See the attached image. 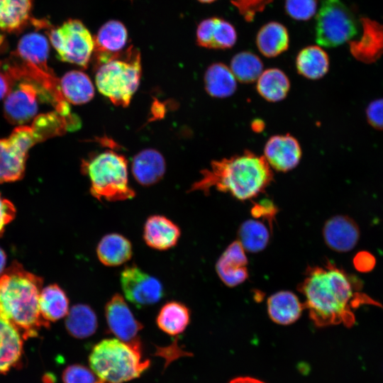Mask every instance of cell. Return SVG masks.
Segmentation results:
<instances>
[{"label": "cell", "mask_w": 383, "mask_h": 383, "mask_svg": "<svg viewBox=\"0 0 383 383\" xmlns=\"http://www.w3.org/2000/svg\"><path fill=\"white\" fill-rule=\"evenodd\" d=\"M359 280L330 261L323 265L308 267L298 290L304 297V308L317 327L355 322L353 309L361 304H378L360 293Z\"/></svg>", "instance_id": "obj_1"}, {"label": "cell", "mask_w": 383, "mask_h": 383, "mask_svg": "<svg viewBox=\"0 0 383 383\" xmlns=\"http://www.w3.org/2000/svg\"><path fill=\"white\" fill-rule=\"evenodd\" d=\"M201 174L190 192L201 191L207 194L210 189H215L239 201L257 196L273 180V172L264 156L250 150L213 160Z\"/></svg>", "instance_id": "obj_2"}, {"label": "cell", "mask_w": 383, "mask_h": 383, "mask_svg": "<svg viewBox=\"0 0 383 383\" xmlns=\"http://www.w3.org/2000/svg\"><path fill=\"white\" fill-rule=\"evenodd\" d=\"M43 282L17 261L0 274V315L18 329L24 340L50 326L39 308Z\"/></svg>", "instance_id": "obj_3"}, {"label": "cell", "mask_w": 383, "mask_h": 383, "mask_svg": "<svg viewBox=\"0 0 383 383\" xmlns=\"http://www.w3.org/2000/svg\"><path fill=\"white\" fill-rule=\"evenodd\" d=\"M90 368L104 383H124L140 377L150 366L143 360L140 343L131 344L118 338L96 343L89 356Z\"/></svg>", "instance_id": "obj_4"}, {"label": "cell", "mask_w": 383, "mask_h": 383, "mask_svg": "<svg viewBox=\"0 0 383 383\" xmlns=\"http://www.w3.org/2000/svg\"><path fill=\"white\" fill-rule=\"evenodd\" d=\"M123 51L97 63L95 82L113 104L126 107L139 86L142 66L138 49L131 46Z\"/></svg>", "instance_id": "obj_5"}, {"label": "cell", "mask_w": 383, "mask_h": 383, "mask_svg": "<svg viewBox=\"0 0 383 383\" xmlns=\"http://www.w3.org/2000/svg\"><path fill=\"white\" fill-rule=\"evenodd\" d=\"M89 176L90 192L98 200L109 201L132 199L135 192L128 181L126 159L111 150L101 152L82 164Z\"/></svg>", "instance_id": "obj_6"}, {"label": "cell", "mask_w": 383, "mask_h": 383, "mask_svg": "<svg viewBox=\"0 0 383 383\" xmlns=\"http://www.w3.org/2000/svg\"><path fill=\"white\" fill-rule=\"evenodd\" d=\"M357 21L341 0H321L316 15L315 38L326 48H334L350 40L357 33Z\"/></svg>", "instance_id": "obj_7"}, {"label": "cell", "mask_w": 383, "mask_h": 383, "mask_svg": "<svg viewBox=\"0 0 383 383\" xmlns=\"http://www.w3.org/2000/svg\"><path fill=\"white\" fill-rule=\"evenodd\" d=\"M50 44L61 61L87 68L94 49V37L78 19H68L49 32Z\"/></svg>", "instance_id": "obj_8"}, {"label": "cell", "mask_w": 383, "mask_h": 383, "mask_svg": "<svg viewBox=\"0 0 383 383\" xmlns=\"http://www.w3.org/2000/svg\"><path fill=\"white\" fill-rule=\"evenodd\" d=\"M33 145L29 130L23 126L15 128L9 138L0 139V183L23 178L28 153Z\"/></svg>", "instance_id": "obj_9"}, {"label": "cell", "mask_w": 383, "mask_h": 383, "mask_svg": "<svg viewBox=\"0 0 383 383\" xmlns=\"http://www.w3.org/2000/svg\"><path fill=\"white\" fill-rule=\"evenodd\" d=\"M51 104L50 97L38 85L28 80L13 85L4 104V114L11 124L22 126L36 116L38 101Z\"/></svg>", "instance_id": "obj_10"}, {"label": "cell", "mask_w": 383, "mask_h": 383, "mask_svg": "<svg viewBox=\"0 0 383 383\" xmlns=\"http://www.w3.org/2000/svg\"><path fill=\"white\" fill-rule=\"evenodd\" d=\"M120 282L126 299L138 308L155 304L164 296L160 281L135 264L121 271Z\"/></svg>", "instance_id": "obj_11"}, {"label": "cell", "mask_w": 383, "mask_h": 383, "mask_svg": "<svg viewBox=\"0 0 383 383\" xmlns=\"http://www.w3.org/2000/svg\"><path fill=\"white\" fill-rule=\"evenodd\" d=\"M104 311L109 330L116 338L128 343H140L138 335L143 326L135 318L121 294L112 296Z\"/></svg>", "instance_id": "obj_12"}, {"label": "cell", "mask_w": 383, "mask_h": 383, "mask_svg": "<svg viewBox=\"0 0 383 383\" xmlns=\"http://www.w3.org/2000/svg\"><path fill=\"white\" fill-rule=\"evenodd\" d=\"M299 141L290 134L276 135L268 139L264 148V157L271 168L288 172L295 168L301 158Z\"/></svg>", "instance_id": "obj_13"}, {"label": "cell", "mask_w": 383, "mask_h": 383, "mask_svg": "<svg viewBox=\"0 0 383 383\" xmlns=\"http://www.w3.org/2000/svg\"><path fill=\"white\" fill-rule=\"evenodd\" d=\"M248 263L245 250L237 240L231 243L221 254L216 263V271L223 284L234 287L248 278Z\"/></svg>", "instance_id": "obj_14"}, {"label": "cell", "mask_w": 383, "mask_h": 383, "mask_svg": "<svg viewBox=\"0 0 383 383\" xmlns=\"http://www.w3.org/2000/svg\"><path fill=\"white\" fill-rule=\"evenodd\" d=\"M360 231L356 222L348 216L337 215L326 221L323 236L328 247L336 252H345L357 243Z\"/></svg>", "instance_id": "obj_15"}, {"label": "cell", "mask_w": 383, "mask_h": 383, "mask_svg": "<svg viewBox=\"0 0 383 383\" xmlns=\"http://www.w3.org/2000/svg\"><path fill=\"white\" fill-rule=\"evenodd\" d=\"M362 35L358 40L349 43L352 55L364 63L376 62L383 55V24L362 18Z\"/></svg>", "instance_id": "obj_16"}, {"label": "cell", "mask_w": 383, "mask_h": 383, "mask_svg": "<svg viewBox=\"0 0 383 383\" xmlns=\"http://www.w3.org/2000/svg\"><path fill=\"white\" fill-rule=\"evenodd\" d=\"M196 43L209 49H228L237 40L235 27L228 21L218 18H208L199 23L196 29Z\"/></svg>", "instance_id": "obj_17"}, {"label": "cell", "mask_w": 383, "mask_h": 383, "mask_svg": "<svg viewBox=\"0 0 383 383\" xmlns=\"http://www.w3.org/2000/svg\"><path fill=\"white\" fill-rule=\"evenodd\" d=\"M23 340L18 329L0 315V374H6L21 364Z\"/></svg>", "instance_id": "obj_18"}, {"label": "cell", "mask_w": 383, "mask_h": 383, "mask_svg": "<svg viewBox=\"0 0 383 383\" xmlns=\"http://www.w3.org/2000/svg\"><path fill=\"white\" fill-rule=\"evenodd\" d=\"M180 235L179 227L161 215L149 216L143 228V239L145 243L157 250H166L175 246Z\"/></svg>", "instance_id": "obj_19"}, {"label": "cell", "mask_w": 383, "mask_h": 383, "mask_svg": "<svg viewBox=\"0 0 383 383\" xmlns=\"http://www.w3.org/2000/svg\"><path fill=\"white\" fill-rule=\"evenodd\" d=\"M127 39L128 32L121 22L112 20L104 23L94 37L97 63L123 51Z\"/></svg>", "instance_id": "obj_20"}, {"label": "cell", "mask_w": 383, "mask_h": 383, "mask_svg": "<svg viewBox=\"0 0 383 383\" xmlns=\"http://www.w3.org/2000/svg\"><path fill=\"white\" fill-rule=\"evenodd\" d=\"M132 173L141 185L150 186L164 176L166 163L162 155L155 149H145L135 155L132 161Z\"/></svg>", "instance_id": "obj_21"}, {"label": "cell", "mask_w": 383, "mask_h": 383, "mask_svg": "<svg viewBox=\"0 0 383 383\" xmlns=\"http://www.w3.org/2000/svg\"><path fill=\"white\" fill-rule=\"evenodd\" d=\"M304 309V303L290 291L277 292L269 296L267 301L270 318L280 325H289L296 322Z\"/></svg>", "instance_id": "obj_22"}, {"label": "cell", "mask_w": 383, "mask_h": 383, "mask_svg": "<svg viewBox=\"0 0 383 383\" xmlns=\"http://www.w3.org/2000/svg\"><path fill=\"white\" fill-rule=\"evenodd\" d=\"M49 52V41L40 33H26L18 42L17 57L23 62L48 72H52L48 66Z\"/></svg>", "instance_id": "obj_23"}, {"label": "cell", "mask_w": 383, "mask_h": 383, "mask_svg": "<svg viewBox=\"0 0 383 383\" xmlns=\"http://www.w3.org/2000/svg\"><path fill=\"white\" fill-rule=\"evenodd\" d=\"M96 255L104 265L117 267L131 258L132 244L128 238L121 234L109 233L103 236L99 242Z\"/></svg>", "instance_id": "obj_24"}, {"label": "cell", "mask_w": 383, "mask_h": 383, "mask_svg": "<svg viewBox=\"0 0 383 383\" xmlns=\"http://www.w3.org/2000/svg\"><path fill=\"white\" fill-rule=\"evenodd\" d=\"M256 45L264 56L277 57L289 48L288 30L283 24L279 22H268L258 30L256 35Z\"/></svg>", "instance_id": "obj_25"}, {"label": "cell", "mask_w": 383, "mask_h": 383, "mask_svg": "<svg viewBox=\"0 0 383 383\" xmlns=\"http://www.w3.org/2000/svg\"><path fill=\"white\" fill-rule=\"evenodd\" d=\"M74 116H65L56 111L37 115L33 120L32 128L38 143L54 136L62 135L67 131L79 125Z\"/></svg>", "instance_id": "obj_26"}, {"label": "cell", "mask_w": 383, "mask_h": 383, "mask_svg": "<svg viewBox=\"0 0 383 383\" xmlns=\"http://www.w3.org/2000/svg\"><path fill=\"white\" fill-rule=\"evenodd\" d=\"M60 87L65 99L73 104H86L94 96V87L90 78L82 71L66 72L60 79Z\"/></svg>", "instance_id": "obj_27"}, {"label": "cell", "mask_w": 383, "mask_h": 383, "mask_svg": "<svg viewBox=\"0 0 383 383\" xmlns=\"http://www.w3.org/2000/svg\"><path fill=\"white\" fill-rule=\"evenodd\" d=\"M329 57L318 45H309L301 49L296 58V67L299 74L309 79H319L328 72Z\"/></svg>", "instance_id": "obj_28"}, {"label": "cell", "mask_w": 383, "mask_h": 383, "mask_svg": "<svg viewBox=\"0 0 383 383\" xmlns=\"http://www.w3.org/2000/svg\"><path fill=\"white\" fill-rule=\"evenodd\" d=\"M236 80L230 67L222 62H216L205 72L204 87L211 96L226 98L235 91Z\"/></svg>", "instance_id": "obj_29"}, {"label": "cell", "mask_w": 383, "mask_h": 383, "mask_svg": "<svg viewBox=\"0 0 383 383\" xmlns=\"http://www.w3.org/2000/svg\"><path fill=\"white\" fill-rule=\"evenodd\" d=\"M33 0H0V31L23 28L30 18Z\"/></svg>", "instance_id": "obj_30"}, {"label": "cell", "mask_w": 383, "mask_h": 383, "mask_svg": "<svg viewBox=\"0 0 383 383\" xmlns=\"http://www.w3.org/2000/svg\"><path fill=\"white\" fill-rule=\"evenodd\" d=\"M39 308L45 320L49 323L55 322L67 315L69 299L58 284H50L40 292Z\"/></svg>", "instance_id": "obj_31"}, {"label": "cell", "mask_w": 383, "mask_h": 383, "mask_svg": "<svg viewBox=\"0 0 383 383\" xmlns=\"http://www.w3.org/2000/svg\"><path fill=\"white\" fill-rule=\"evenodd\" d=\"M190 318V311L185 304L172 301L162 306L156 317V323L165 333L176 335L184 332Z\"/></svg>", "instance_id": "obj_32"}, {"label": "cell", "mask_w": 383, "mask_h": 383, "mask_svg": "<svg viewBox=\"0 0 383 383\" xmlns=\"http://www.w3.org/2000/svg\"><path fill=\"white\" fill-rule=\"evenodd\" d=\"M66 316V329L70 335L76 338H88L97 329V316L93 309L87 304L74 305Z\"/></svg>", "instance_id": "obj_33"}, {"label": "cell", "mask_w": 383, "mask_h": 383, "mask_svg": "<svg viewBox=\"0 0 383 383\" xmlns=\"http://www.w3.org/2000/svg\"><path fill=\"white\" fill-rule=\"evenodd\" d=\"M256 89L259 94L270 102L283 100L288 94L290 82L286 74L278 68L263 71L257 79Z\"/></svg>", "instance_id": "obj_34"}, {"label": "cell", "mask_w": 383, "mask_h": 383, "mask_svg": "<svg viewBox=\"0 0 383 383\" xmlns=\"http://www.w3.org/2000/svg\"><path fill=\"white\" fill-rule=\"evenodd\" d=\"M238 237L245 251L258 252L265 249L269 243L270 229L260 221L248 219L240 226Z\"/></svg>", "instance_id": "obj_35"}, {"label": "cell", "mask_w": 383, "mask_h": 383, "mask_svg": "<svg viewBox=\"0 0 383 383\" xmlns=\"http://www.w3.org/2000/svg\"><path fill=\"white\" fill-rule=\"evenodd\" d=\"M230 69L239 82L252 83L257 81L263 72V63L252 52L242 51L232 57Z\"/></svg>", "instance_id": "obj_36"}, {"label": "cell", "mask_w": 383, "mask_h": 383, "mask_svg": "<svg viewBox=\"0 0 383 383\" xmlns=\"http://www.w3.org/2000/svg\"><path fill=\"white\" fill-rule=\"evenodd\" d=\"M317 0H285L284 9L289 16L297 21H308L317 11Z\"/></svg>", "instance_id": "obj_37"}, {"label": "cell", "mask_w": 383, "mask_h": 383, "mask_svg": "<svg viewBox=\"0 0 383 383\" xmlns=\"http://www.w3.org/2000/svg\"><path fill=\"white\" fill-rule=\"evenodd\" d=\"M63 383H104L90 368L79 364L67 366L62 372Z\"/></svg>", "instance_id": "obj_38"}, {"label": "cell", "mask_w": 383, "mask_h": 383, "mask_svg": "<svg viewBox=\"0 0 383 383\" xmlns=\"http://www.w3.org/2000/svg\"><path fill=\"white\" fill-rule=\"evenodd\" d=\"M273 0H231L233 5L247 22H252L257 13L265 10Z\"/></svg>", "instance_id": "obj_39"}, {"label": "cell", "mask_w": 383, "mask_h": 383, "mask_svg": "<svg viewBox=\"0 0 383 383\" xmlns=\"http://www.w3.org/2000/svg\"><path fill=\"white\" fill-rule=\"evenodd\" d=\"M365 114L372 128L383 131V98L372 101L366 108Z\"/></svg>", "instance_id": "obj_40"}, {"label": "cell", "mask_w": 383, "mask_h": 383, "mask_svg": "<svg viewBox=\"0 0 383 383\" xmlns=\"http://www.w3.org/2000/svg\"><path fill=\"white\" fill-rule=\"evenodd\" d=\"M277 213V208L270 199H263L255 203L251 209V213L255 218H263L266 219L270 226L272 221Z\"/></svg>", "instance_id": "obj_41"}, {"label": "cell", "mask_w": 383, "mask_h": 383, "mask_svg": "<svg viewBox=\"0 0 383 383\" xmlns=\"http://www.w3.org/2000/svg\"><path fill=\"white\" fill-rule=\"evenodd\" d=\"M16 208L9 200L2 197L0 193V237L3 235L5 227L16 216Z\"/></svg>", "instance_id": "obj_42"}, {"label": "cell", "mask_w": 383, "mask_h": 383, "mask_svg": "<svg viewBox=\"0 0 383 383\" xmlns=\"http://www.w3.org/2000/svg\"><path fill=\"white\" fill-rule=\"evenodd\" d=\"M375 263V257L367 251H360L353 258V265L360 272L371 271L374 267Z\"/></svg>", "instance_id": "obj_43"}, {"label": "cell", "mask_w": 383, "mask_h": 383, "mask_svg": "<svg viewBox=\"0 0 383 383\" xmlns=\"http://www.w3.org/2000/svg\"><path fill=\"white\" fill-rule=\"evenodd\" d=\"M11 90V85L8 79L0 73V100L4 99Z\"/></svg>", "instance_id": "obj_44"}, {"label": "cell", "mask_w": 383, "mask_h": 383, "mask_svg": "<svg viewBox=\"0 0 383 383\" xmlns=\"http://www.w3.org/2000/svg\"><path fill=\"white\" fill-rule=\"evenodd\" d=\"M229 383H265L260 380L249 377H240L232 379Z\"/></svg>", "instance_id": "obj_45"}, {"label": "cell", "mask_w": 383, "mask_h": 383, "mask_svg": "<svg viewBox=\"0 0 383 383\" xmlns=\"http://www.w3.org/2000/svg\"><path fill=\"white\" fill-rule=\"evenodd\" d=\"M6 255L2 248H0V274L5 270Z\"/></svg>", "instance_id": "obj_46"}, {"label": "cell", "mask_w": 383, "mask_h": 383, "mask_svg": "<svg viewBox=\"0 0 383 383\" xmlns=\"http://www.w3.org/2000/svg\"><path fill=\"white\" fill-rule=\"evenodd\" d=\"M252 126L255 131H258L262 130V128L264 127V124L262 123L261 121L256 120L252 123Z\"/></svg>", "instance_id": "obj_47"}, {"label": "cell", "mask_w": 383, "mask_h": 383, "mask_svg": "<svg viewBox=\"0 0 383 383\" xmlns=\"http://www.w3.org/2000/svg\"><path fill=\"white\" fill-rule=\"evenodd\" d=\"M199 1L201 2V3H205V4H209V3H212L216 0H198Z\"/></svg>", "instance_id": "obj_48"}]
</instances>
